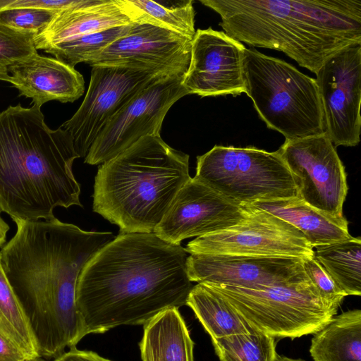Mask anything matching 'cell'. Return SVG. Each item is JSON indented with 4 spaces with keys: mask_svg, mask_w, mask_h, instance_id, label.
<instances>
[{
    "mask_svg": "<svg viewBox=\"0 0 361 361\" xmlns=\"http://www.w3.org/2000/svg\"><path fill=\"white\" fill-rule=\"evenodd\" d=\"M14 222L16 233L0 252L1 266L40 358L54 359L83 338L75 300L78 280L87 263L116 237L56 218Z\"/></svg>",
    "mask_w": 361,
    "mask_h": 361,
    "instance_id": "1",
    "label": "cell"
},
{
    "mask_svg": "<svg viewBox=\"0 0 361 361\" xmlns=\"http://www.w3.org/2000/svg\"><path fill=\"white\" fill-rule=\"evenodd\" d=\"M188 252L152 233H119L85 266L75 300L82 335L144 325L169 308L186 305L192 288Z\"/></svg>",
    "mask_w": 361,
    "mask_h": 361,
    "instance_id": "2",
    "label": "cell"
},
{
    "mask_svg": "<svg viewBox=\"0 0 361 361\" xmlns=\"http://www.w3.org/2000/svg\"><path fill=\"white\" fill-rule=\"evenodd\" d=\"M79 158L69 134L50 129L40 107L0 113V212L13 221L52 219L58 207H82L72 166Z\"/></svg>",
    "mask_w": 361,
    "mask_h": 361,
    "instance_id": "3",
    "label": "cell"
},
{
    "mask_svg": "<svg viewBox=\"0 0 361 361\" xmlns=\"http://www.w3.org/2000/svg\"><path fill=\"white\" fill-rule=\"evenodd\" d=\"M224 32L250 47L283 52L316 73L341 49L361 43V0H200Z\"/></svg>",
    "mask_w": 361,
    "mask_h": 361,
    "instance_id": "4",
    "label": "cell"
},
{
    "mask_svg": "<svg viewBox=\"0 0 361 361\" xmlns=\"http://www.w3.org/2000/svg\"><path fill=\"white\" fill-rule=\"evenodd\" d=\"M190 178L188 154L145 136L99 167L93 211L121 234L152 233Z\"/></svg>",
    "mask_w": 361,
    "mask_h": 361,
    "instance_id": "5",
    "label": "cell"
},
{
    "mask_svg": "<svg viewBox=\"0 0 361 361\" xmlns=\"http://www.w3.org/2000/svg\"><path fill=\"white\" fill-rule=\"evenodd\" d=\"M245 93L267 126L286 140L324 133L315 79L280 59L245 48L243 56Z\"/></svg>",
    "mask_w": 361,
    "mask_h": 361,
    "instance_id": "6",
    "label": "cell"
},
{
    "mask_svg": "<svg viewBox=\"0 0 361 361\" xmlns=\"http://www.w3.org/2000/svg\"><path fill=\"white\" fill-rule=\"evenodd\" d=\"M208 284L228 300L249 332L274 338L293 339L315 334L337 313L321 298L306 273L283 283L255 289Z\"/></svg>",
    "mask_w": 361,
    "mask_h": 361,
    "instance_id": "7",
    "label": "cell"
},
{
    "mask_svg": "<svg viewBox=\"0 0 361 361\" xmlns=\"http://www.w3.org/2000/svg\"><path fill=\"white\" fill-rule=\"evenodd\" d=\"M195 178L240 204L296 197L290 171L278 152L215 145L197 157Z\"/></svg>",
    "mask_w": 361,
    "mask_h": 361,
    "instance_id": "8",
    "label": "cell"
},
{
    "mask_svg": "<svg viewBox=\"0 0 361 361\" xmlns=\"http://www.w3.org/2000/svg\"><path fill=\"white\" fill-rule=\"evenodd\" d=\"M184 75H162L137 92L107 122L85 157L102 164L145 136L160 135L163 121L173 104L188 94Z\"/></svg>",
    "mask_w": 361,
    "mask_h": 361,
    "instance_id": "9",
    "label": "cell"
},
{
    "mask_svg": "<svg viewBox=\"0 0 361 361\" xmlns=\"http://www.w3.org/2000/svg\"><path fill=\"white\" fill-rule=\"evenodd\" d=\"M294 179L297 197L333 217H343L345 167L324 133L286 140L277 150Z\"/></svg>",
    "mask_w": 361,
    "mask_h": 361,
    "instance_id": "10",
    "label": "cell"
},
{
    "mask_svg": "<svg viewBox=\"0 0 361 361\" xmlns=\"http://www.w3.org/2000/svg\"><path fill=\"white\" fill-rule=\"evenodd\" d=\"M89 87L75 114L60 127L71 136L75 152L85 157L110 118L142 89L168 75L118 66H92Z\"/></svg>",
    "mask_w": 361,
    "mask_h": 361,
    "instance_id": "11",
    "label": "cell"
},
{
    "mask_svg": "<svg viewBox=\"0 0 361 361\" xmlns=\"http://www.w3.org/2000/svg\"><path fill=\"white\" fill-rule=\"evenodd\" d=\"M248 216L226 229L190 241L186 252L192 254L252 256H314V250L302 233L279 217L248 204Z\"/></svg>",
    "mask_w": 361,
    "mask_h": 361,
    "instance_id": "12",
    "label": "cell"
},
{
    "mask_svg": "<svg viewBox=\"0 0 361 361\" xmlns=\"http://www.w3.org/2000/svg\"><path fill=\"white\" fill-rule=\"evenodd\" d=\"M316 74L324 133L334 147H355L361 133V43L329 57Z\"/></svg>",
    "mask_w": 361,
    "mask_h": 361,
    "instance_id": "13",
    "label": "cell"
},
{
    "mask_svg": "<svg viewBox=\"0 0 361 361\" xmlns=\"http://www.w3.org/2000/svg\"><path fill=\"white\" fill-rule=\"evenodd\" d=\"M250 207L224 197L195 177L177 193L153 233L166 243L200 237L238 224L250 214Z\"/></svg>",
    "mask_w": 361,
    "mask_h": 361,
    "instance_id": "14",
    "label": "cell"
},
{
    "mask_svg": "<svg viewBox=\"0 0 361 361\" xmlns=\"http://www.w3.org/2000/svg\"><path fill=\"white\" fill-rule=\"evenodd\" d=\"M192 39L145 23H133L118 38L87 63L184 75L190 59Z\"/></svg>",
    "mask_w": 361,
    "mask_h": 361,
    "instance_id": "15",
    "label": "cell"
},
{
    "mask_svg": "<svg viewBox=\"0 0 361 361\" xmlns=\"http://www.w3.org/2000/svg\"><path fill=\"white\" fill-rule=\"evenodd\" d=\"M246 47L224 31L198 29L191 43L189 66L182 84L202 97L245 93L243 56Z\"/></svg>",
    "mask_w": 361,
    "mask_h": 361,
    "instance_id": "16",
    "label": "cell"
},
{
    "mask_svg": "<svg viewBox=\"0 0 361 361\" xmlns=\"http://www.w3.org/2000/svg\"><path fill=\"white\" fill-rule=\"evenodd\" d=\"M190 281L255 289L283 283L305 273L303 258L192 254L187 259Z\"/></svg>",
    "mask_w": 361,
    "mask_h": 361,
    "instance_id": "17",
    "label": "cell"
},
{
    "mask_svg": "<svg viewBox=\"0 0 361 361\" xmlns=\"http://www.w3.org/2000/svg\"><path fill=\"white\" fill-rule=\"evenodd\" d=\"M8 71L10 82L20 95L31 98L39 107L51 100L73 102L84 93L82 75L54 58L37 53L10 66Z\"/></svg>",
    "mask_w": 361,
    "mask_h": 361,
    "instance_id": "18",
    "label": "cell"
},
{
    "mask_svg": "<svg viewBox=\"0 0 361 361\" xmlns=\"http://www.w3.org/2000/svg\"><path fill=\"white\" fill-rule=\"evenodd\" d=\"M132 23L118 0H88L57 13L44 31L34 38V44L37 50H44L66 39Z\"/></svg>",
    "mask_w": 361,
    "mask_h": 361,
    "instance_id": "19",
    "label": "cell"
},
{
    "mask_svg": "<svg viewBox=\"0 0 361 361\" xmlns=\"http://www.w3.org/2000/svg\"><path fill=\"white\" fill-rule=\"evenodd\" d=\"M250 205L266 211L298 228L312 248L352 237L348 231V222L344 216L333 217L297 197L256 202Z\"/></svg>",
    "mask_w": 361,
    "mask_h": 361,
    "instance_id": "20",
    "label": "cell"
},
{
    "mask_svg": "<svg viewBox=\"0 0 361 361\" xmlns=\"http://www.w3.org/2000/svg\"><path fill=\"white\" fill-rule=\"evenodd\" d=\"M143 326L142 361H195V343L178 308L165 310Z\"/></svg>",
    "mask_w": 361,
    "mask_h": 361,
    "instance_id": "21",
    "label": "cell"
},
{
    "mask_svg": "<svg viewBox=\"0 0 361 361\" xmlns=\"http://www.w3.org/2000/svg\"><path fill=\"white\" fill-rule=\"evenodd\" d=\"M310 353L314 361H361V310L334 317L314 334Z\"/></svg>",
    "mask_w": 361,
    "mask_h": 361,
    "instance_id": "22",
    "label": "cell"
},
{
    "mask_svg": "<svg viewBox=\"0 0 361 361\" xmlns=\"http://www.w3.org/2000/svg\"><path fill=\"white\" fill-rule=\"evenodd\" d=\"M212 339L249 332L224 295L208 283L193 286L186 301Z\"/></svg>",
    "mask_w": 361,
    "mask_h": 361,
    "instance_id": "23",
    "label": "cell"
},
{
    "mask_svg": "<svg viewBox=\"0 0 361 361\" xmlns=\"http://www.w3.org/2000/svg\"><path fill=\"white\" fill-rule=\"evenodd\" d=\"M316 259L346 295H361V238L318 246Z\"/></svg>",
    "mask_w": 361,
    "mask_h": 361,
    "instance_id": "24",
    "label": "cell"
},
{
    "mask_svg": "<svg viewBox=\"0 0 361 361\" xmlns=\"http://www.w3.org/2000/svg\"><path fill=\"white\" fill-rule=\"evenodd\" d=\"M118 1L133 23L152 25L192 39L195 34V13L191 0L171 5L151 0Z\"/></svg>",
    "mask_w": 361,
    "mask_h": 361,
    "instance_id": "25",
    "label": "cell"
},
{
    "mask_svg": "<svg viewBox=\"0 0 361 361\" xmlns=\"http://www.w3.org/2000/svg\"><path fill=\"white\" fill-rule=\"evenodd\" d=\"M0 334L15 345L27 360L40 358L28 320L3 270L0 259Z\"/></svg>",
    "mask_w": 361,
    "mask_h": 361,
    "instance_id": "26",
    "label": "cell"
},
{
    "mask_svg": "<svg viewBox=\"0 0 361 361\" xmlns=\"http://www.w3.org/2000/svg\"><path fill=\"white\" fill-rule=\"evenodd\" d=\"M220 361H276L275 338L257 331L212 339Z\"/></svg>",
    "mask_w": 361,
    "mask_h": 361,
    "instance_id": "27",
    "label": "cell"
},
{
    "mask_svg": "<svg viewBox=\"0 0 361 361\" xmlns=\"http://www.w3.org/2000/svg\"><path fill=\"white\" fill-rule=\"evenodd\" d=\"M131 25L80 35L50 45L44 50L74 68L79 63H87L112 42L128 34Z\"/></svg>",
    "mask_w": 361,
    "mask_h": 361,
    "instance_id": "28",
    "label": "cell"
},
{
    "mask_svg": "<svg viewBox=\"0 0 361 361\" xmlns=\"http://www.w3.org/2000/svg\"><path fill=\"white\" fill-rule=\"evenodd\" d=\"M37 53L33 36L0 24V80L10 82L8 67Z\"/></svg>",
    "mask_w": 361,
    "mask_h": 361,
    "instance_id": "29",
    "label": "cell"
},
{
    "mask_svg": "<svg viewBox=\"0 0 361 361\" xmlns=\"http://www.w3.org/2000/svg\"><path fill=\"white\" fill-rule=\"evenodd\" d=\"M57 13L35 8H4L0 11V24L34 37L41 33Z\"/></svg>",
    "mask_w": 361,
    "mask_h": 361,
    "instance_id": "30",
    "label": "cell"
},
{
    "mask_svg": "<svg viewBox=\"0 0 361 361\" xmlns=\"http://www.w3.org/2000/svg\"><path fill=\"white\" fill-rule=\"evenodd\" d=\"M303 268L321 298L338 310L345 293L336 284L314 256L303 258Z\"/></svg>",
    "mask_w": 361,
    "mask_h": 361,
    "instance_id": "31",
    "label": "cell"
},
{
    "mask_svg": "<svg viewBox=\"0 0 361 361\" xmlns=\"http://www.w3.org/2000/svg\"><path fill=\"white\" fill-rule=\"evenodd\" d=\"M88 0H14L7 8H35L59 13L86 4Z\"/></svg>",
    "mask_w": 361,
    "mask_h": 361,
    "instance_id": "32",
    "label": "cell"
},
{
    "mask_svg": "<svg viewBox=\"0 0 361 361\" xmlns=\"http://www.w3.org/2000/svg\"><path fill=\"white\" fill-rule=\"evenodd\" d=\"M52 361H111L104 358L95 352L78 350L76 346L69 348Z\"/></svg>",
    "mask_w": 361,
    "mask_h": 361,
    "instance_id": "33",
    "label": "cell"
},
{
    "mask_svg": "<svg viewBox=\"0 0 361 361\" xmlns=\"http://www.w3.org/2000/svg\"><path fill=\"white\" fill-rule=\"evenodd\" d=\"M24 354L0 334V361H26Z\"/></svg>",
    "mask_w": 361,
    "mask_h": 361,
    "instance_id": "34",
    "label": "cell"
},
{
    "mask_svg": "<svg viewBox=\"0 0 361 361\" xmlns=\"http://www.w3.org/2000/svg\"><path fill=\"white\" fill-rule=\"evenodd\" d=\"M9 230V226L0 216V247L5 243L6 234Z\"/></svg>",
    "mask_w": 361,
    "mask_h": 361,
    "instance_id": "35",
    "label": "cell"
},
{
    "mask_svg": "<svg viewBox=\"0 0 361 361\" xmlns=\"http://www.w3.org/2000/svg\"><path fill=\"white\" fill-rule=\"evenodd\" d=\"M14 0H0V11L7 8Z\"/></svg>",
    "mask_w": 361,
    "mask_h": 361,
    "instance_id": "36",
    "label": "cell"
},
{
    "mask_svg": "<svg viewBox=\"0 0 361 361\" xmlns=\"http://www.w3.org/2000/svg\"><path fill=\"white\" fill-rule=\"evenodd\" d=\"M276 361H305V360H303L302 359H293V358H290V357H287L285 356L278 355Z\"/></svg>",
    "mask_w": 361,
    "mask_h": 361,
    "instance_id": "37",
    "label": "cell"
},
{
    "mask_svg": "<svg viewBox=\"0 0 361 361\" xmlns=\"http://www.w3.org/2000/svg\"><path fill=\"white\" fill-rule=\"evenodd\" d=\"M26 361H39V359H37V360H26Z\"/></svg>",
    "mask_w": 361,
    "mask_h": 361,
    "instance_id": "38",
    "label": "cell"
}]
</instances>
